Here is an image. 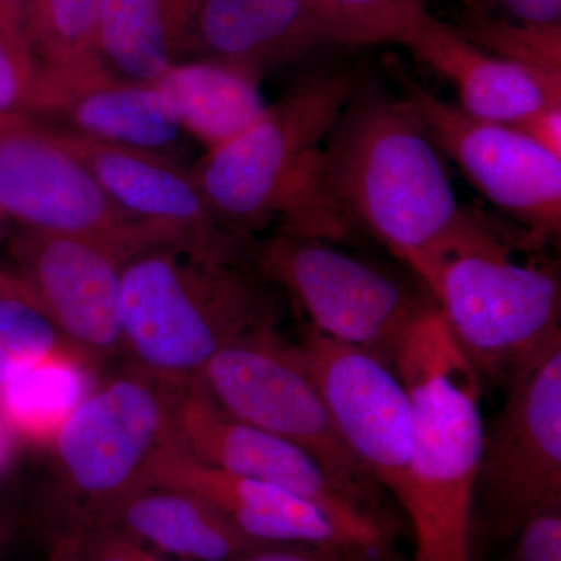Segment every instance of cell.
<instances>
[{
	"label": "cell",
	"mask_w": 561,
	"mask_h": 561,
	"mask_svg": "<svg viewBox=\"0 0 561 561\" xmlns=\"http://www.w3.org/2000/svg\"><path fill=\"white\" fill-rule=\"evenodd\" d=\"M471 216L405 102L357 87L276 220L279 232L330 242L365 231L420 278Z\"/></svg>",
	"instance_id": "cell-1"
},
{
	"label": "cell",
	"mask_w": 561,
	"mask_h": 561,
	"mask_svg": "<svg viewBox=\"0 0 561 561\" xmlns=\"http://www.w3.org/2000/svg\"><path fill=\"white\" fill-rule=\"evenodd\" d=\"M393 368L415 413L411 478L398 501L411 519L413 561H472L481 379L438 305L413 324Z\"/></svg>",
	"instance_id": "cell-2"
},
{
	"label": "cell",
	"mask_w": 561,
	"mask_h": 561,
	"mask_svg": "<svg viewBox=\"0 0 561 561\" xmlns=\"http://www.w3.org/2000/svg\"><path fill=\"white\" fill-rule=\"evenodd\" d=\"M268 284L251 265L147 247L122 272V345L165 386L190 382L220 350L278 328Z\"/></svg>",
	"instance_id": "cell-3"
},
{
	"label": "cell",
	"mask_w": 561,
	"mask_h": 561,
	"mask_svg": "<svg viewBox=\"0 0 561 561\" xmlns=\"http://www.w3.org/2000/svg\"><path fill=\"white\" fill-rule=\"evenodd\" d=\"M420 280L479 379L507 386L561 343L559 273L513 260L479 214L438 250Z\"/></svg>",
	"instance_id": "cell-4"
},
{
	"label": "cell",
	"mask_w": 561,
	"mask_h": 561,
	"mask_svg": "<svg viewBox=\"0 0 561 561\" xmlns=\"http://www.w3.org/2000/svg\"><path fill=\"white\" fill-rule=\"evenodd\" d=\"M356 88L343 70L306 73L249 128L206 151L192 172L217 216L249 238L275 220Z\"/></svg>",
	"instance_id": "cell-5"
},
{
	"label": "cell",
	"mask_w": 561,
	"mask_h": 561,
	"mask_svg": "<svg viewBox=\"0 0 561 561\" xmlns=\"http://www.w3.org/2000/svg\"><path fill=\"white\" fill-rule=\"evenodd\" d=\"M195 381L234 419L309 454L373 511L378 485L343 440L300 345L276 328L254 332L214 354Z\"/></svg>",
	"instance_id": "cell-6"
},
{
	"label": "cell",
	"mask_w": 561,
	"mask_h": 561,
	"mask_svg": "<svg viewBox=\"0 0 561 561\" xmlns=\"http://www.w3.org/2000/svg\"><path fill=\"white\" fill-rule=\"evenodd\" d=\"M254 265L268 283L289 291L312 328L391 368L413 324L437 305L431 294L413 290L323 239L278 231L256 245Z\"/></svg>",
	"instance_id": "cell-7"
},
{
	"label": "cell",
	"mask_w": 561,
	"mask_h": 561,
	"mask_svg": "<svg viewBox=\"0 0 561 561\" xmlns=\"http://www.w3.org/2000/svg\"><path fill=\"white\" fill-rule=\"evenodd\" d=\"M505 387L483 423L474 500V526L482 518L497 540L561 508V343Z\"/></svg>",
	"instance_id": "cell-8"
},
{
	"label": "cell",
	"mask_w": 561,
	"mask_h": 561,
	"mask_svg": "<svg viewBox=\"0 0 561 561\" xmlns=\"http://www.w3.org/2000/svg\"><path fill=\"white\" fill-rule=\"evenodd\" d=\"M171 386L139 368L95 386L70 413L54 445L62 493L72 508L62 522H87L140 485L151 454L168 435Z\"/></svg>",
	"instance_id": "cell-9"
},
{
	"label": "cell",
	"mask_w": 561,
	"mask_h": 561,
	"mask_svg": "<svg viewBox=\"0 0 561 561\" xmlns=\"http://www.w3.org/2000/svg\"><path fill=\"white\" fill-rule=\"evenodd\" d=\"M168 440L208 467L305 497L348 531L362 551L382 546L378 513L354 500L309 454L225 412L195 379L171 387Z\"/></svg>",
	"instance_id": "cell-10"
},
{
	"label": "cell",
	"mask_w": 561,
	"mask_h": 561,
	"mask_svg": "<svg viewBox=\"0 0 561 561\" xmlns=\"http://www.w3.org/2000/svg\"><path fill=\"white\" fill-rule=\"evenodd\" d=\"M402 101L440 153L459 165L472 186L523 224L531 238H559L561 160L512 125L478 119L402 79Z\"/></svg>",
	"instance_id": "cell-11"
},
{
	"label": "cell",
	"mask_w": 561,
	"mask_h": 561,
	"mask_svg": "<svg viewBox=\"0 0 561 561\" xmlns=\"http://www.w3.org/2000/svg\"><path fill=\"white\" fill-rule=\"evenodd\" d=\"M0 214L16 227L135 250L171 245L114 205L87 168L25 116L0 119Z\"/></svg>",
	"instance_id": "cell-12"
},
{
	"label": "cell",
	"mask_w": 561,
	"mask_h": 561,
	"mask_svg": "<svg viewBox=\"0 0 561 561\" xmlns=\"http://www.w3.org/2000/svg\"><path fill=\"white\" fill-rule=\"evenodd\" d=\"M35 121V119H33ZM87 168L114 205L172 245L236 265H254L253 238L217 216L194 172L169 154L113 146L35 121Z\"/></svg>",
	"instance_id": "cell-13"
},
{
	"label": "cell",
	"mask_w": 561,
	"mask_h": 561,
	"mask_svg": "<svg viewBox=\"0 0 561 561\" xmlns=\"http://www.w3.org/2000/svg\"><path fill=\"white\" fill-rule=\"evenodd\" d=\"M335 426L376 485L400 501L411 478L415 413L398 373L367 351L302 324L298 343Z\"/></svg>",
	"instance_id": "cell-14"
},
{
	"label": "cell",
	"mask_w": 561,
	"mask_h": 561,
	"mask_svg": "<svg viewBox=\"0 0 561 561\" xmlns=\"http://www.w3.org/2000/svg\"><path fill=\"white\" fill-rule=\"evenodd\" d=\"M11 251L62 337L92 362L122 345V272L140 250L122 243L18 227Z\"/></svg>",
	"instance_id": "cell-15"
},
{
	"label": "cell",
	"mask_w": 561,
	"mask_h": 561,
	"mask_svg": "<svg viewBox=\"0 0 561 561\" xmlns=\"http://www.w3.org/2000/svg\"><path fill=\"white\" fill-rule=\"evenodd\" d=\"M25 117L98 142L162 154L186 135L172 103L153 83L124 79L103 61L38 68Z\"/></svg>",
	"instance_id": "cell-16"
},
{
	"label": "cell",
	"mask_w": 561,
	"mask_h": 561,
	"mask_svg": "<svg viewBox=\"0 0 561 561\" xmlns=\"http://www.w3.org/2000/svg\"><path fill=\"white\" fill-rule=\"evenodd\" d=\"M140 485L168 486L195 494L254 540L362 551L348 531L312 502L272 483L194 460L173 446L168 435L147 461Z\"/></svg>",
	"instance_id": "cell-17"
},
{
	"label": "cell",
	"mask_w": 561,
	"mask_h": 561,
	"mask_svg": "<svg viewBox=\"0 0 561 561\" xmlns=\"http://www.w3.org/2000/svg\"><path fill=\"white\" fill-rule=\"evenodd\" d=\"M328 44L335 41L308 0H201L184 60L192 55L262 76Z\"/></svg>",
	"instance_id": "cell-18"
},
{
	"label": "cell",
	"mask_w": 561,
	"mask_h": 561,
	"mask_svg": "<svg viewBox=\"0 0 561 561\" xmlns=\"http://www.w3.org/2000/svg\"><path fill=\"white\" fill-rule=\"evenodd\" d=\"M404 47L451 80L460 108L478 119L516 127L537 111L561 103V77L535 72L479 49L427 9Z\"/></svg>",
	"instance_id": "cell-19"
},
{
	"label": "cell",
	"mask_w": 561,
	"mask_h": 561,
	"mask_svg": "<svg viewBox=\"0 0 561 561\" xmlns=\"http://www.w3.org/2000/svg\"><path fill=\"white\" fill-rule=\"evenodd\" d=\"M114 524L151 549L184 561H241L276 545L254 540L195 494L139 485L87 522Z\"/></svg>",
	"instance_id": "cell-20"
},
{
	"label": "cell",
	"mask_w": 561,
	"mask_h": 561,
	"mask_svg": "<svg viewBox=\"0 0 561 561\" xmlns=\"http://www.w3.org/2000/svg\"><path fill=\"white\" fill-rule=\"evenodd\" d=\"M260 83L261 76L249 69L206 60L176 62L153 81L186 135L206 151L236 138L265 113Z\"/></svg>",
	"instance_id": "cell-21"
},
{
	"label": "cell",
	"mask_w": 561,
	"mask_h": 561,
	"mask_svg": "<svg viewBox=\"0 0 561 561\" xmlns=\"http://www.w3.org/2000/svg\"><path fill=\"white\" fill-rule=\"evenodd\" d=\"M201 0H102L99 57L124 79L153 83L184 60Z\"/></svg>",
	"instance_id": "cell-22"
},
{
	"label": "cell",
	"mask_w": 561,
	"mask_h": 561,
	"mask_svg": "<svg viewBox=\"0 0 561 561\" xmlns=\"http://www.w3.org/2000/svg\"><path fill=\"white\" fill-rule=\"evenodd\" d=\"M94 365L73 346L41 357L3 383V416L28 440L51 445L70 413L94 390Z\"/></svg>",
	"instance_id": "cell-23"
},
{
	"label": "cell",
	"mask_w": 561,
	"mask_h": 561,
	"mask_svg": "<svg viewBox=\"0 0 561 561\" xmlns=\"http://www.w3.org/2000/svg\"><path fill=\"white\" fill-rule=\"evenodd\" d=\"M102 0H32L28 54L39 69H70L101 62L98 49Z\"/></svg>",
	"instance_id": "cell-24"
},
{
	"label": "cell",
	"mask_w": 561,
	"mask_h": 561,
	"mask_svg": "<svg viewBox=\"0 0 561 561\" xmlns=\"http://www.w3.org/2000/svg\"><path fill=\"white\" fill-rule=\"evenodd\" d=\"M72 346L22 280L0 272V389L14 373Z\"/></svg>",
	"instance_id": "cell-25"
},
{
	"label": "cell",
	"mask_w": 561,
	"mask_h": 561,
	"mask_svg": "<svg viewBox=\"0 0 561 561\" xmlns=\"http://www.w3.org/2000/svg\"><path fill=\"white\" fill-rule=\"evenodd\" d=\"M331 32L335 44L405 46L421 13L423 0H308Z\"/></svg>",
	"instance_id": "cell-26"
},
{
	"label": "cell",
	"mask_w": 561,
	"mask_h": 561,
	"mask_svg": "<svg viewBox=\"0 0 561 561\" xmlns=\"http://www.w3.org/2000/svg\"><path fill=\"white\" fill-rule=\"evenodd\" d=\"M454 28L491 55L545 76L561 77V24L478 20Z\"/></svg>",
	"instance_id": "cell-27"
},
{
	"label": "cell",
	"mask_w": 561,
	"mask_h": 561,
	"mask_svg": "<svg viewBox=\"0 0 561 561\" xmlns=\"http://www.w3.org/2000/svg\"><path fill=\"white\" fill-rule=\"evenodd\" d=\"M76 524L81 530L84 561H172L114 524Z\"/></svg>",
	"instance_id": "cell-28"
},
{
	"label": "cell",
	"mask_w": 561,
	"mask_h": 561,
	"mask_svg": "<svg viewBox=\"0 0 561 561\" xmlns=\"http://www.w3.org/2000/svg\"><path fill=\"white\" fill-rule=\"evenodd\" d=\"M38 66L27 54L0 39V119L27 116Z\"/></svg>",
	"instance_id": "cell-29"
},
{
	"label": "cell",
	"mask_w": 561,
	"mask_h": 561,
	"mask_svg": "<svg viewBox=\"0 0 561 561\" xmlns=\"http://www.w3.org/2000/svg\"><path fill=\"white\" fill-rule=\"evenodd\" d=\"M515 538L508 561H561V508L538 513Z\"/></svg>",
	"instance_id": "cell-30"
},
{
	"label": "cell",
	"mask_w": 561,
	"mask_h": 561,
	"mask_svg": "<svg viewBox=\"0 0 561 561\" xmlns=\"http://www.w3.org/2000/svg\"><path fill=\"white\" fill-rule=\"evenodd\" d=\"M364 551L350 548H320V546L276 542L251 552L241 561H368Z\"/></svg>",
	"instance_id": "cell-31"
},
{
	"label": "cell",
	"mask_w": 561,
	"mask_h": 561,
	"mask_svg": "<svg viewBox=\"0 0 561 561\" xmlns=\"http://www.w3.org/2000/svg\"><path fill=\"white\" fill-rule=\"evenodd\" d=\"M515 128L561 160V103L537 111Z\"/></svg>",
	"instance_id": "cell-32"
},
{
	"label": "cell",
	"mask_w": 561,
	"mask_h": 561,
	"mask_svg": "<svg viewBox=\"0 0 561 561\" xmlns=\"http://www.w3.org/2000/svg\"><path fill=\"white\" fill-rule=\"evenodd\" d=\"M32 0H0V39L14 49L28 54L27 33L28 10ZM33 60V58H32Z\"/></svg>",
	"instance_id": "cell-33"
},
{
	"label": "cell",
	"mask_w": 561,
	"mask_h": 561,
	"mask_svg": "<svg viewBox=\"0 0 561 561\" xmlns=\"http://www.w3.org/2000/svg\"><path fill=\"white\" fill-rule=\"evenodd\" d=\"M516 22L560 24L561 0H500Z\"/></svg>",
	"instance_id": "cell-34"
},
{
	"label": "cell",
	"mask_w": 561,
	"mask_h": 561,
	"mask_svg": "<svg viewBox=\"0 0 561 561\" xmlns=\"http://www.w3.org/2000/svg\"><path fill=\"white\" fill-rule=\"evenodd\" d=\"M47 561H84L79 524L61 523L51 538Z\"/></svg>",
	"instance_id": "cell-35"
},
{
	"label": "cell",
	"mask_w": 561,
	"mask_h": 561,
	"mask_svg": "<svg viewBox=\"0 0 561 561\" xmlns=\"http://www.w3.org/2000/svg\"><path fill=\"white\" fill-rule=\"evenodd\" d=\"M7 445L5 437H3L2 431H0V465H2L3 459H5Z\"/></svg>",
	"instance_id": "cell-36"
},
{
	"label": "cell",
	"mask_w": 561,
	"mask_h": 561,
	"mask_svg": "<svg viewBox=\"0 0 561 561\" xmlns=\"http://www.w3.org/2000/svg\"><path fill=\"white\" fill-rule=\"evenodd\" d=\"M7 224H9V220H7L5 217H3L2 214H0V239H2L3 236H5Z\"/></svg>",
	"instance_id": "cell-37"
}]
</instances>
